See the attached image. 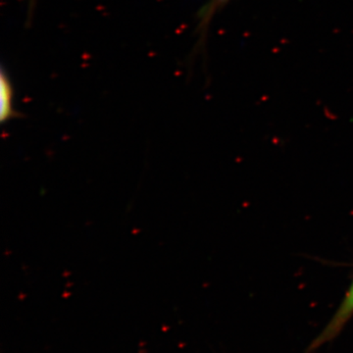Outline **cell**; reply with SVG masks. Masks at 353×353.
Wrapping results in <instances>:
<instances>
[{
    "mask_svg": "<svg viewBox=\"0 0 353 353\" xmlns=\"http://www.w3.org/2000/svg\"><path fill=\"white\" fill-rule=\"evenodd\" d=\"M353 317V280L348 288L347 294L343 297L338 310L336 311L332 319L326 325L321 333L318 334L314 341L309 345L307 352H313L323 347L327 343L334 341L347 326L350 320Z\"/></svg>",
    "mask_w": 353,
    "mask_h": 353,
    "instance_id": "cell-1",
    "label": "cell"
},
{
    "mask_svg": "<svg viewBox=\"0 0 353 353\" xmlns=\"http://www.w3.org/2000/svg\"><path fill=\"white\" fill-rule=\"evenodd\" d=\"M0 120L6 122L13 116V92L10 81L2 71L0 79Z\"/></svg>",
    "mask_w": 353,
    "mask_h": 353,
    "instance_id": "cell-2",
    "label": "cell"
},
{
    "mask_svg": "<svg viewBox=\"0 0 353 353\" xmlns=\"http://www.w3.org/2000/svg\"><path fill=\"white\" fill-rule=\"evenodd\" d=\"M34 0H30V9H31V10H32V6H34Z\"/></svg>",
    "mask_w": 353,
    "mask_h": 353,
    "instance_id": "cell-3",
    "label": "cell"
}]
</instances>
